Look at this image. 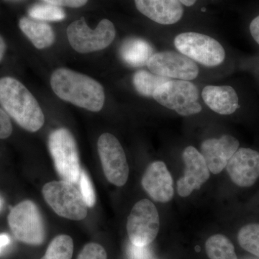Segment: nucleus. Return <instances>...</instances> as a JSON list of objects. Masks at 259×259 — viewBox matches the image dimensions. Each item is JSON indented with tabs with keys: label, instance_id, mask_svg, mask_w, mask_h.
<instances>
[{
	"label": "nucleus",
	"instance_id": "obj_1",
	"mask_svg": "<svg viewBox=\"0 0 259 259\" xmlns=\"http://www.w3.org/2000/svg\"><path fill=\"white\" fill-rule=\"evenodd\" d=\"M53 91L61 100L92 112H100L105 104L103 87L87 75L65 68L56 69L51 77Z\"/></svg>",
	"mask_w": 259,
	"mask_h": 259
},
{
	"label": "nucleus",
	"instance_id": "obj_2",
	"mask_svg": "<svg viewBox=\"0 0 259 259\" xmlns=\"http://www.w3.org/2000/svg\"><path fill=\"white\" fill-rule=\"evenodd\" d=\"M0 105L20 127L29 132H36L45 122V116L36 99L25 85L11 76L0 79Z\"/></svg>",
	"mask_w": 259,
	"mask_h": 259
},
{
	"label": "nucleus",
	"instance_id": "obj_3",
	"mask_svg": "<svg viewBox=\"0 0 259 259\" xmlns=\"http://www.w3.org/2000/svg\"><path fill=\"white\" fill-rule=\"evenodd\" d=\"M49 148L56 171L62 180L79 183L81 168L79 151L73 135L61 127L49 136Z\"/></svg>",
	"mask_w": 259,
	"mask_h": 259
},
{
	"label": "nucleus",
	"instance_id": "obj_4",
	"mask_svg": "<svg viewBox=\"0 0 259 259\" xmlns=\"http://www.w3.org/2000/svg\"><path fill=\"white\" fill-rule=\"evenodd\" d=\"M48 204L61 217L82 221L88 216V206L74 184L67 181H52L42 187Z\"/></svg>",
	"mask_w": 259,
	"mask_h": 259
},
{
	"label": "nucleus",
	"instance_id": "obj_5",
	"mask_svg": "<svg viewBox=\"0 0 259 259\" xmlns=\"http://www.w3.org/2000/svg\"><path fill=\"white\" fill-rule=\"evenodd\" d=\"M8 224L18 241L27 245H39L45 241V224L41 213L31 200H25L10 210Z\"/></svg>",
	"mask_w": 259,
	"mask_h": 259
},
{
	"label": "nucleus",
	"instance_id": "obj_6",
	"mask_svg": "<svg viewBox=\"0 0 259 259\" xmlns=\"http://www.w3.org/2000/svg\"><path fill=\"white\" fill-rule=\"evenodd\" d=\"M153 98L162 106L182 116L195 115L202 111L198 88L190 81L169 80L156 89Z\"/></svg>",
	"mask_w": 259,
	"mask_h": 259
},
{
	"label": "nucleus",
	"instance_id": "obj_7",
	"mask_svg": "<svg viewBox=\"0 0 259 259\" xmlns=\"http://www.w3.org/2000/svg\"><path fill=\"white\" fill-rule=\"evenodd\" d=\"M70 45L80 54L103 50L115 40V25L110 20L103 19L95 29L88 26L84 18L73 22L66 30Z\"/></svg>",
	"mask_w": 259,
	"mask_h": 259
},
{
	"label": "nucleus",
	"instance_id": "obj_8",
	"mask_svg": "<svg viewBox=\"0 0 259 259\" xmlns=\"http://www.w3.org/2000/svg\"><path fill=\"white\" fill-rule=\"evenodd\" d=\"M174 44L181 54L207 67L219 66L226 59L223 46L204 34L183 32L175 37Z\"/></svg>",
	"mask_w": 259,
	"mask_h": 259
},
{
	"label": "nucleus",
	"instance_id": "obj_9",
	"mask_svg": "<svg viewBox=\"0 0 259 259\" xmlns=\"http://www.w3.org/2000/svg\"><path fill=\"white\" fill-rule=\"evenodd\" d=\"M159 228V214L152 202L144 199L135 204L127 221L131 243L139 246L149 245L156 239Z\"/></svg>",
	"mask_w": 259,
	"mask_h": 259
},
{
	"label": "nucleus",
	"instance_id": "obj_10",
	"mask_svg": "<svg viewBox=\"0 0 259 259\" xmlns=\"http://www.w3.org/2000/svg\"><path fill=\"white\" fill-rule=\"evenodd\" d=\"M97 149L102 169L112 185L122 187L129 177V166L125 151L113 135L105 133L99 138Z\"/></svg>",
	"mask_w": 259,
	"mask_h": 259
},
{
	"label": "nucleus",
	"instance_id": "obj_11",
	"mask_svg": "<svg viewBox=\"0 0 259 259\" xmlns=\"http://www.w3.org/2000/svg\"><path fill=\"white\" fill-rule=\"evenodd\" d=\"M146 66L153 74L185 81L195 79L199 71L195 61L175 51L155 53Z\"/></svg>",
	"mask_w": 259,
	"mask_h": 259
},
{
	"label": "nucleus",
	"instance_id": "obj_12",
	"mask_svg": "<svg viewBox=\"0 0 259 259\" xmlns=\"http://www.w3.org/2000/svg\"><path fill=\"white\" fill-rule=\"evenodd\" d=\"M182 158L185 165V173L177 181V192L181 197H187L194 190H199L209 180L210 171L202 155L193 146L185 148Z\"/></svg>",
	"mask_w": 259,
	"mask_h": 259
},
{
	"label": "nucleus",
	"instance_id": "obj_13",
	"mask_svg": "<svg viewBox=\"0 0 259 259\" xmlns=\"http://www.w3.org/2000/svg\"><path fill=\"white\" fill-rule=\"evenodd\" d=\"M226 169L235 185L251 187L259 178V153L250 148H238L228 161Z\"/></svg>",
	"mask_w": 259,
	"mask_h": 259
},
{
	"label": "nucleus",
	"instance_id": "obj_14",
	"mask_svg": "<svg viewBox=\"0 0 259 259\" xmlns=\"http://www.w3.org/2000/svg\"><path fill=\"white\" fill-rule=\"evenodd\" d=\"M141 184L148 195L156 202L166 203L174 197L173 178L164 162L151 163L145 171Z\"/></svg>",
	"mask_w": 259,
	"mask_h": 259
},
{
	"label": "nucleus",
	"instance_id": "obj_15",
	"mask_svg": "<svg viewBox=\"0 0 259 259\" xmlns=\"http://www.w3.org/2000/svg\"><path fill=\"white\" fill-rule=\"evenodd\" d=\"M239 141L230 135L217 139H207L201 144V154L209 171L218 175L226 168L228 161L239 148Z\"/></svg>",
	"mask_w": 259,
	"mask_h": 259
},
{
	"label": "nucleus",
	"instance_id": "obj_16",
	"mask_svg": "<svg viewBox=\"0 0 259 259\" xmlns=\"http://www.w3.org/2000/svg\"><path fill=\"white\" fill-rule=\"evenodd\" d=\"M135 3L140 13L161 25L178 23L184 14L180 0H135Z\"/></svg>",
	"mask_w": 259,
	"mask_h": 259
},
{
	"label": "nucleus",
	"instance_id": "obj_17",
	"mask_svg": "<svg viewBox=\"0 0 259 259\" xmlns=\"http://www.w3.org/2000/svg\"><path fill=\"white\" fill-rule=\"evenodd\" d=\"M202 97L204 103L220 115H231L239 107L238 95L231 86H206Z\"/></svg>",
	"mask_w": 259,
	"mask_h": 259
},
{
	"label": "nucleus",
	"instance_id": "obj_18",
	"mask_svg": "<svg viewBox=\"0 0 259 259\" xmlns=\"http://www.w3.org/2000/svg\"><path fill=\"white\" fill-rule=\"evenodd\" d=\"M154 54V49L150 42L141 37L126 39L120 48L121 59L131 67L146 66Z\"/></svg>",
	"mask_w": 259,
	"mask_h": 259
},
{
	"label": "nucleus",
	"instance_id": "obj_19",
	"mask_svg": "<svg viewBox=\"0 0 259 259\" xmlns=\"http://www.w3.org/2000/svg\"><path fill=\"white\" fill-rule=\"evenodd\" d=\"M19 27L37 49L50 47L55 41L54 30L47 22L24 17L20 19Z\"/></svg>",
	"mask_w": 259,
	"mask_h": 259
},
{
	"label": "nucleus",
	"instance_id": "obj_20",
	"mask_svg": "<svg viewBox=\"0 0 259 259\" xmlns=\"http://www.w3.org/2000/svg\"><path fill=\"white\" fill-rule=\"evenodd\" d=\"M171 79L153 74L146 70H139L133 76V83L136 91L141 96L153 98L156 89Z\"/></svg>",
	"mask_w": 259,
	"mask_h": 259
},
{
	"label": "nucleus",
	"instance_id": "obj_21",
	"mask_svg": "<svg viewBox=\"0 0 259 259\" xmlns=\"http://www.w3.org/2000/svg\"><path fill=\"white\" fill-rule=\"evenodd\" d=\"M205 250L210 259H238L234 245L223 235L209 237L206 241Z\"/></svg>",
	"mask_w": 259,
	"mask_h": 259
},
{
	"label": "nucleus",
	"instance_id": "obj_22",
	"mask_svg": "<svg viewBox=\"0 0 259 259\" xmlns=\"http://www.w3.org/2000/svg\"><path fill=\"white\" fill-rule=\"evenodd\" d=\"M74 252V242L67 235H59L52 240L45 255L40 259H71Z\"/></svg>",
	"mask_w": 259,
	"mask_h": 259
},
{
	"label": "nucleus",
	"instance_id": "obj_23",
	"mask_svg": "<svg viewBox=\"0 0 259 259\" xmlns=\"http://www.w3.org/2000/svg\"><path fill=\"white\" fill-rule=\"evenodd\" d=\"M30 18L40 21H61L66 18V13L61 7L49 4L38 3L34 5L28 10Z\"/></svg>",
	"mask_w": 259,
	"mask_h": 259
},
{
	"label": "nucleus",
	"instance_id": "obj_24",
	"mask_svg": "<svg viewBox=\"0 0 259 259\" xmlns=\"http://www.w3.org/2000/svg\"><path fill=\"white\" fill-rule=\"evenodd\" d=\"M241 248L259 258V224L253 223L243 226L238 234Z\"/></svg>",
	"mask_w": 259,
	"mask_h": 259
},
{
	"label": "nucleus",
	"instance_id": "obj_25",
	"mask_svg": "<svg viewBox=\"0 0 259 259\" xmlns=\"http://www.w3.org/2000/svg\"><path fill=\"white\" fill-rule=\"evenodd\" d=\"M79 184L80 192L87 206L89 207H94L96 203V194L94 190L93 183L84 170H81Z\"/></svg>",
	"mask_w": 259,
	"mask_h": 259
},
{
	"label": "nucleus",
	"instance_id": "obj_26",
	"mask_svg": "<svg viewBox=\"0 0 259 259\" xmlns=\"http://www.w3.org/2000/svg\"><path fill=\"white\" fill-rule=\"evenodd\" d=\"M106 250L101 245L90 243L85 245L76 259H107Z\"/></svg>",
	"mask_w": 259,
	"mask_h": 259
},
{
	"label": "nucleus",
	"instance_id": "obj_27",
	"mask_svg": "<svg viewBox=\"0 0 259 259\" xmlns=\"http://www.w3.org/2000/svg\"><path fill=\"white\" fill-rule=\"evenodd\" d=\"M151 251L148 245L139 246L130 243L127 245V256L128 259H151Z\"/></svg>",
	"mask_w": 259,
	"mask_h": 259
},
{
	"label": "nucleus",
	"instance_id": "obj_28",
	"mask_svg": "<svg viewBox=\"0 0 259 259\" xmlns=\"http://www.w3.org/2000/svg\"><path fill=\"white\" fill-rule=\"evenodd\" d=\"M13 133L10 116L0 105V139L9 138Z\"/></svg>",
	"mask_w": 259,
	"mask_h": 259
},
{
	"label": "nucleus",
	"instance_id": "obj_29",
	"mask_svg": "<svg viewBox=\"0 0 259 259\" xmlns=\"http://www.w3.org/2000/svg\"><path fill=\"white\" fill-rule=\"evenodd\" d=\"M44 3L59 7L79 8L88 3V0H42Z\"/></svg>",
	"mask_w": 259,
	"mask_h": 259
},
{
	"label": "nucleus",
	"instance_id": "obj_30",
	"mask_svg": "<svg viewBox=\"0 0 259 259\" xmlns=\"http://www.w3.org/2000/svg\"><path fill=\"white\" fill-rule=\"evenodd\" d=\"M249 28L252 37L259 45V15L252 20Z\"/></svg>",
	"mask_w": 259,
	"mask_h": 259
},
{
	"label": "nucleus",
	"instance_id": "obj_31",
	"mask_svg": "<svg viewBox=\"0 0 259 259\" xmlns=\"http://www.w3.org/2000/svg\"><path fill=\"white\" fill-rule=\"evenodd\" d=\"M10 238L8 234L2 233L0 234V253L10 244Z\"/></svg>",
	"mask_w": 259,
	"mask_h": 259
},
{
	"label": "nucleus",
	"instance_id": "obj_32",
	"mask_svg": "<svg viewBox=\"0 0 259 259\" xmlns=\"http://www.w3.org/2000/svg\"><path fill=\"white\" fill-rule=\"evenodd\" d=\"M5 51H6V44L3 37L0 35V61L3 60L4 57Z\"/></svg>",
	"mask_w": 259,
	"mask_h": 259
},
{
	"label": "nucleus",
	"instance_id": "obj_33",
	"mask_svg": "<svg viewBox=\"0 0 259 259\" xmlns=\"http://www.w3.org/2000/svg\"><path fill=\"white\" fill-rule=\"evenodd\" d=\"M180 1L182 5H185V6L192 7L195 4L197 0H180Z\"/></svg>",
	"mask_w": 259,
	"mask_h": 259
},
{
	"label": "nucleus",
	"instance_id": "obj_34",
	"mask_svg": "<svg viewBox=\"0 0 259 259\" xmlns=\"http://www.w3.org/2000/svg\"><path fill=\"white\" fill-rule=\"evenodd\" d=\"M7 2H10V3H19V2L24 1V0H5Z\"/></svg>",
	"mask_w": 259,
	"mask_h": 259
},
{
	"label": "nucleus",
	"instance_id": "obj_35",
	"mask_svg": "<svg viewBox=\"0 0 259 259\" xmlns=\"http://www.w3.org/2000/svg\"><path fill=\"white\" fill-rule=\"evenodd\" d=\"M1 206H2V202H1V201H0V208H1Z\"/></svg>",
	"mask_w": 259,
	"mask_h": 259
}]
</instances>
